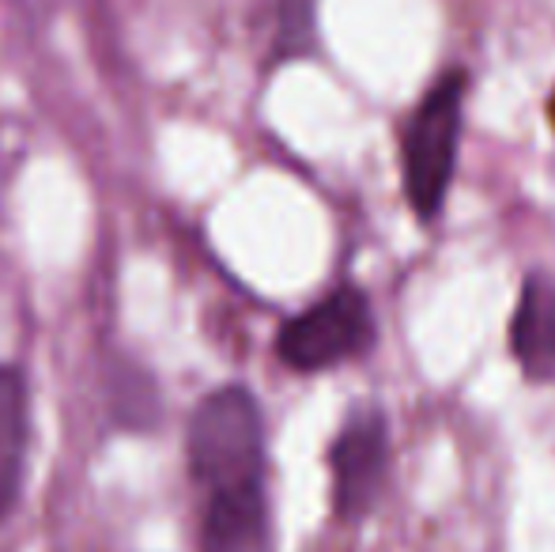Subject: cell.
<instances>
[{"label": "cell", "mask_w": 555, "mask_h": 552, "mask_svg": "<svg viewBox=\"0 0 555 552\" xmlns=\"http://www.w3.org/2000/svg\"><path fill=\"white\" fill-rule=\"evenodd\" d=\"M114 416L117 424L132 427V432H144L159 420V386L137 368H121L117 371V386H114Z\"/></svg>", "instance_id": "8"}, {"label": "cell", "mask_w": 555, "mask_h": 552, "mask_svg": "<svg viewBox=\"0 0 555 552\" xmlns=\"http://www.w3.org/2000/svg\"><path fill=\"white\" fill-rule=\"evenodd\" d=\"M190 473L201 492L264 480V420L246 386H220L193 409L185 435Z\"/></svg>", "instance_id": "1"}, {"label": "cell", "mask_w": 555, "mask_h": 552, "mask_svg": "<svg viewBox=\"0 0 555 552\" xmlns=\"http://www.w3.org/2000/svg\"><path fill=\"white\" fill-rule=\"evenodd\" d=\"M318 42V0H280L276 20V61L307 57Z\"/></svg>", "instance_id": "9"}, {"label": "cell", "mask_w": 555, "mask_h": 552, "mask_svg": "<svg viewBox=\"0 0 555 552\" xmlns=\"http://www.w3.org/2000/svg\"><path fill=\"white\" fill-rule=\"evenodd\" d=\"M333 508L344 523H359L374 511L389 473V424L378 406H359L344 420L330 450Z\"/></svg>", "instance_id": "4"}, {"label": "cell", "mask_w": 555, "mask_h": 552, "mask_svg": "<svg viewBox=\"0 0 555 552\" xmlns=\"http://www.w3.org/2000/svg\"><path fill=\"white\" fill-rule=\"evenodd\" d=\"M201 552H272V518L264 480L205 492Z\"/></svg>", "instance_id": "5"}, {"label": "cell", "mask_w": 555, "mask_h": 552, "mask_svg": "<svg viewBox=\"0 0 555 552\" xmlns=\"http://www.w3.org/2000/svg\"><path fill=\"white\" fill-rule=\"evenodd\" d=\"M374 345V314L359 287H336L299 318L284 322L276 356L292 371H330Z\"/></svg>", "instance_id": "3"}, {"label": "cell", "mask_w": 555, "mask_h": 552, "mask_svg": "<svg viewBox=\"0 0 555 552\" xmlns=\"http://www.w3.org/2000/svg\"><path fill=\"white\" fill-rule=\"evenodd\" d=\"M27 383L20 368L0 363V526L8 523L23 485V462H27Z\"/></svg>", "instance_id": "7"}, {"label": "cell", "mask_w": 555, "mask_h": 552, "mask_svg": "<svg viewBox=\"0 0 555 552\" xmlns=\"http://www.w3.org/2000/svg\"><path fill=\"white\" fill-rule=\"evenodd\" d=\"M461 103H465V73H446L404 121V197L416 208L420 220H435L439 208L446 205V193H450L461 140Z\"/></svg>", "instance_id": "2"}, {"label": "cell", "mask_w": 555, "mask_h": 552, "mask_svg": "<svg viewBox=\"0 0 555 552\" xmlns=\"http://www.w3.org/2000/svg\"><path fill=\"white\" fill-rule=\"evenodd\" d=\"M514 360L529 383L555 378V280L544 273H529L521 287L518 310L511 325Z\"/></svg>", "instance_id": "6"}]
</instances>
